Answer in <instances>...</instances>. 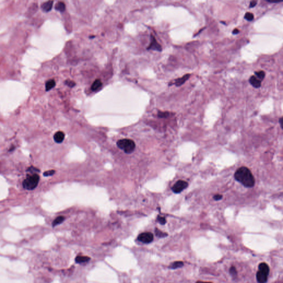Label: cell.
Returning a JSON list of instances; mask_svg holds the SVG:
<instances>
[{"mask_svg": "<svg viewBox=\"0 0 283 283\" xmlns=\"http://www.w3.org/2000/svg\"><path fill=\"white\" fill-rule=\"evenodd\" d=\"M153 234L152 233L144 232L139 234L138 237V239L143 243H149L153 241Z\"/></svg>", "mask_w": 283, "mask_h": 283, "instance_id": "cell-5", "label": "cell"}, {"mask_svg": "<svg viewBox=\"0 0 283 283\" xmlns=\"http://www.w3.org/2000/svg\"><path fill=\"white\" fill-rule=\"evenodd\" d=\"M257 1H251V3H250V5H249V7L250 8L254 7L256 6V5H257Z\"/></svg>", "mask_w": 283, "mask_h": 283, "instance_id": "cell-27", "label": "cell"}, {"mask_svg": "<svg viewBox=\"0 0 283 283\" xmlns=\"http://www.w3.org/2000/svg\"><path fill=\"white\" fill-rule=\"evenodd\" d=\"M155 232L156 236H158L159 238H163V237H165L168 236V234L164 233L163 232L160 231L158 229H155Z\"/></svg>", "mask_w": 283, "mask_h": 283, "instance_id": "cell-18", "label": "cell"}, {"mask_svg": "<svg viewBox=\"0 0 283 283\" xmlns=\"http://www.w3.org/2000/svg\"><path fill=\"white\" fill-rule=\"evenodd\" d=\"M90 260V258L87 256H77L75 258V262L76 263H84L88 262Z\"/></svg>", "mask_w": 283, "mask_h": 283, "instance_id": "cell-12", "label": "cell"}, {"mask_svg": "<svg viewBox=\"0 0 283 283\" xmlns=\"http://www.w3.org/2000/svg\"><path fill=\"white\" fill-rule=\"evenodd\" d=\"M64 133L61 131L57 132L56 133H55V134L54 136V139L55 142H56L57 143H61L64 140Z\"/></svg>", "mask_w": 283, "mask_h": 283, "instance_id": "cell-10", "label": "cell"}, {"mask_svg": "<svg viewBox=\"0 0 283 283\" xmlns=\"http://www.w3.org/2000/svg\"><path fill=\"white\" fill-rule=\"evenodd\" d=\"M269 274L267 272L259 270L257 273L256 277L258 283H266L268 280Z\"/></svg>", "mask_w": 283, "mask_h": 283, "instance_id": "cell-6", "label": "cell"}, {"mask_svg": "<svg viewBox=\"0 0 283 283\" xmlns=\"http://www.w3.org/2000/svg\"><path fill=\"white\" fill-rule=\"evenodd\" d=\"M65 84L68 86H69L70 88H73L74 86H75V83L74 81H71V80H68L66 81H65Z\"/></svg>", "mask_w": 283, "mask_h": 283, "instance_id": "cell-23", "label": "cell"}, {"mask_svg": "<svg viewBox=\"0 0 283 283\" xmlns=\"http://www.w3.org/2000/svg\"><path fill=\"white\" fill-rule=\"evenodd\" d=\"M188 186V183L184 180H179L174 184L171 189L174 193L179 194L183 191L184 189L187 188Z\"/></svg>", "mask_w": 283, "mask_h": 283, "instance_id": "cell-4", "label": "cell"}, {"mask_svg": "<svg viewBox=\"0 0 283 283\" xmlns=\"http://www.w3.org/2000/svg\"><path fill=\"white\" fill-rule=\"evenodd\" d=\"M190 77V74L185 75L182 78H180L177 79L175 80L174 83L173 85H175L176 86H180L184 84L186 82V81L189 79Z\"/></svg>", "mask_w": 283, "mask_h": 283, "instance_id": "cell-8", "label": "cell"}, {"mask_svg": "<svg viewBox=\"0 0 283 283\" xmlns=\"http://www.w3.org/2000/svg\"><path fill=\"white\" fill-rule=\"evenodd\" d=\"M184 265V263L181 261H176L173 263L171 264L169 266V268L172 269H175L179 268Z\"/></svg>", "mask_w": 283, "mask_h": 283, "instance_id": "cell-14", "label": "cell"}, {"mask_svg": "<svg viewBox=\"0 0 283 283\" xmlns=\"http://www.w3.org/2000/svg\"><path fill=\"white\" fill-rule=\"evenodd\" d=\"M65 220V217L63 216H59L55 219L52 223L53 227H55L59 224H61Z\"/></svg>", "mask_w": 283, "mask_h": 283, "instance_id": "cell-17", "label": "cell"}, {"mask_svg": "<svg viewBox=\"0 0 283 283\" xmlns=\"http://www.w3.org/2000/svg\"><path fill=\"white\" fill-rule=\"evenodd\" d=\"M55 8L56 11L63 12L65 10V5L64 3H63L62 2H59L55 5Z\"/></svg>", "mask_w": 283, "mask_h": 283, "instance_id": "cell-15", "label": "cell"}, {"mask_svg": "<svg viewBox=\"0 0 283 283\" xmlns=\"http://www.w3.org/2000/svg\"><path fill=\"white\" fill-rule=\"evenodd\" d=\"M157 221L159 222V223L162 224H165V223H166V219L164 218V217H160V216H158L157 217Z\"/></svg>", "mask_w": 283, "mask_h": 283, "instance_id": "cell-25", "label": "cell"}, {"mask_svg": "<svg viewBox=\"0 0 283 283\" xmlns=\"http://www.w3.org/2000/svg\"><path fill=\"white\" fill-rule=\"evenodd\" d=\"M249 81L255 88H259L261 86V81L257 79L255 76H252L249 80Z\"/></svg>", "mask_w": 283, "mask_h": 283, "instance_id": "cell-9", "label": "cell"}, {"mask_svg": "<svg viewBox=\"0 0 283 283\" xmlns=\"http://www.w3.org/2000/svg\"><path fill=\"white\" fill-rule=\"evenodd\" d=\"M239 30L236 28V29H234V30H233V32H232V34L234 35H237V34L239 33Z\"/></svg>", "mask_w": 283, "mask_h": 283, "instance_id": "cell-29", "label": "cell"}, {"mask_svg": "<svg viewBox=\"0 0 283 283\" xmlns=\"http://www.w3.org/2000/svg\"><path fill=\"white\" fill-rule=\"evenodd\" d=\"M102 82L99 79L96 80L91 86V89L92 91H96L102 86Z\"/></svg>", "mask_w": 283, "mask_h": 283, "instance_id": "cell-13", "label": "cell"}, {"mask_svg": "<svg viewBox=\"0 0 283 283\" xmlns=\"http://www.w3.org/2000/svg\"><path fill=\"white\" fill-rule=\"evenodd\" d=\"M53 4V1H47L42 5L41 8L44 12H48L52 10Z\"/></svg>", "mask_w": 283, "mask_h": 283, "instance_id": "cell-11", "label": "cell"}, {"mask_svg": "<svg viewBox=\"0 0 283 283\" xmlns=\"http://www.w3.org/2000/svg\"><path fill=\"white\" fill-rule=\"evenodd\" d=\"M40 181V176L37 174L28 176L23 182V186L28 190H34L37 186Z\"/></svg>", "mask_w": 283, "mask_h": 283, "instance_id": "cell-2", "label": "cell"}, {"mask_svg": "<svg viewBox=\"0 0 283 283\" xmlns=\"http://www.w3.org/2000/svg\"><path fill=\"white\" fill-rule=\"evenodd\" d=\"M254 73H255V75H257V76L260 79L259 80L261 81L265 78V73L263 71H258V72H255Z\"/></svg>", "mask_w": 283, "mask_h": 283, "instance_id": "cell-19", "label": "cell"}, {"mask_svg": "<svg viewBox=\"0 0 283 283\" xmlns=\"http://www.w3.org/2000/svg\"><path fill=\"white\" fill-rule=\"evenodd\" d=\"M229 273L234 277H235L237 276V272L236 269L234 267H231V268L229 269Z\"/></svg>", "mask_w": 283, "mask_h": 283, "instance_id": "cell-21", "label": "cell"}, {"mask_svg": "<svg viewBox=\"0 0 283 283\" xmlns=\"http://www.w3.org/2000/svg\"><path fill=\"white\" fill-rule=\"evenodd\" d=\"M267 1L268 2H269V3H279V2H282L283 1H269V0H267Z\"/></svg>", "mask_w": 283, "mask_h": 283, "instance_id": "cell-28", "label": "cell"}, {"mask_svg": "<svg viewBox=\"0 0 283 283\" xmlns=\"http://www.w3.org/2000/svg\"><path fill=\"white\" fill-rule=\"evenodd\" d=\"M11 149H10V151H12V150H13V149H15V147H11Z\"/></svg>", "mask_w": 283, "mask_h": 283, "instance_id": "cell-32", "label": "cell"}, {"mask_svg": "<svg viewBox=\"0 0 283 283\" xmlns=\"http://www.w3.org/2000/svg\"><path fill=\"white\" fill-rule=\"evenodd\" d=\"M234 178L246 188H252L255 184V179L250 170L244 167L239 168L234 174Z\"/></svg>", "mask_w": 283, "mask_h": 283, "instance_id": "cell-1", "label": "cell"}, {"mask_svg": "<svg viewBox=\"0 0 283 283\" xmlns=\"http://www.w3.org/2000/svg\"><path fill=\"white\" fill-rule=\"evenodd\" d=\"M147 49H152L154 50H157L159 52H161L162 50V48L161 45L159 44V43L157 42V41L154 38V36L151 35V42L149 45V47H148Z\"/></svg>", "mask_w": 283, "mask_h": 283, "instance_id": "cell-7", "label": "cell"}, {"mask_svg": "<svg viewBox=\"0 0 283 283\" xmlns=\"http://www.w3.org/2000/svg\"><path fill=\"white\" fill-rule=\"evenodd\" d=\"M244 18L248 21H252L254 19V15L251 12H247L244 15Z\"/></svg>", "mask_w": 283, "mask_h": 283, "instance_id": "cell-20", "label": "cell"}, {"mask_svg": "<svg viewBox=\"0 0 283 283\" xmlns=\"http://www.w3.org/2000/svg\"><path fill=\"white\" fill-rule=\"evenodd\" d=\"M196 283H211V282H201V281H199V282H197Z\"/></svg>", "mask_w": 283, "mask_h": 283, "instance_id": "cell-31", "label": "cell"}, {"mask_svg": "<svg viewBox=\"0 0 283 283\" xmlns=\"http://www.w3.org/2000/svg\"><path fill=\"white\" fill-rule=\"evenodd\" d=\"M222 198V195H216L214 196V199L216 201H219Z\"/></svg>", "mask_w": 283, "mask_h": 283, "instance_id": "cell-26", "label": "cell"}, {"mask_svg": "<svg viewBox=\"0 0 283 283\" xmlns=\"http://www.w3.org/2000/svg\"><path fill=\"white\" fill-rule=\"evenodd\" d=\"M279 122L280 123V126L282 127V128H283V117H281L279 120Z\"/></svg>", "mask_w": 283, "mask_h": 283, "instance_id": "cell-30", "label": "cell"}, {"mask_svg": "<svg viewBox=\"0 0 283 283\" xmlns=\"http://www.w3.org/2000/svg\"><path fill=\"white\" fill-rule=\"evenodd\" d=\"M118 147L123 150L126 153L129 154L132 153L135 149L136 145L134 142L129 139H123L119 140L117 142Z\"/></svg>", "mask_w": 283, "mask_h": 283, "instance_id": "cell-3", "label": "cell"}, {"mask_svg": "<svg viewBox=\"0 0 283 283\" xmlns=\"http://www.w3.org/2000/svg\"><path fill=\"white\" fill-rule=\"evenodd\" d=\"M168 116H169V112H159L158 114V116L160 118H165V117H167Z\"/></svg>", "mask_w": 283, "mask_h": 283, "instance_id": "cell-24", "label": "cell"}, {"mask_svg": "<svg viewBox=\"0 0 283 283\" xmlns=\"http://www.w3.org/2000/svg\"><path fill=\"white\" fill-rule=\"evenodd\" d=\"M55 173V171L54 170H48V171H45L44 173H43V175L44 176H52Z\"/></svg>", "mask_w": 283, "mask_h": 283, "instance_id": "cell-22", "label": "cell"}, {"mask_svg": "<svg viewBox=\"0 0 283 283\" xmlns=\"http://www.w3.org/2000/svg\"><path fill=\"white\" fill-rule=\"evenodd\" d=\"M55 86V82L54 80H50L47 81L45 84V89L46 91H49L53 89Z\"/></svg>", "mask_w": 283, "mask_h": 283, "instance_id": "cell-16", "label": "cell"}]
</instances>
